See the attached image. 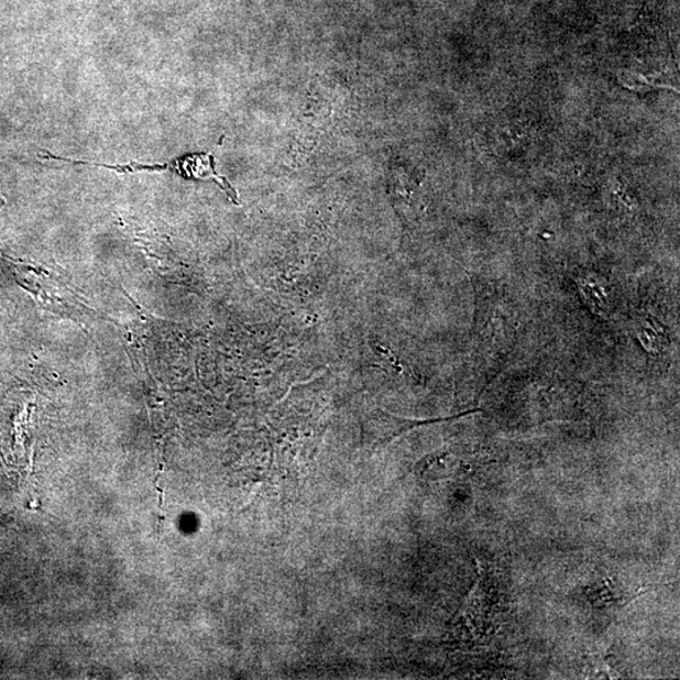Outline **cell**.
<instances>
[{"label":"cell","mask_w":680,"mask_h":680,"mask_svg":"<svg viewBox=\"0 0 680 680\" xmlns=\"http://www.w3.org/2000/svg\"><path fill=\"white\" fill-rule=\"evenodd\" d=\"M40 158L59 161L65 163H72L76 165H89V167L107 168L119 173H134L141 171H169L178 174V176L187 179L195 180H215L220 188H222L227 196L230 197L232 202L239 205L238 191L231 186V183L223 176H220L216 169L215 153H198L183 156V158L173 160L163 164H141V163H128V164H102L85 161H75L64 158L56 154H52L47 151L40 154Z\"/></svg>","instance_id":"6da1fadb"},{"label":"cell","mask_w":680,"mask_h":680,"mask_svg":"<svg viewBox=\"0 0 680 680\" xmlns=\"http://www.w3.org/2000/svg\"><path fill=\"white\" fill-rule=\"evenodd\" d=\"M579 283L583 296L592 308L596 311H603L607 308L608 290L603 281H597L595 276H591L581 278Z\"/></svg>","instance_id":"7a4b0ae2"},{"label":"cell","mask_w":680,"mask_h":680,"mask_svg":"<svg viewBox=\"0 0 680 680\" xmlns=\"http://www.w3.org/2000/svg\"><path fill=\"white\" fill-rule=\"evenodd\" d=\"M639 337L644 347H647L649 351H656L662 346L666 333L657 328V322L652 319H643L639 326Z\"/></svg>","instance_id":"3957f363"}]
</instances>
